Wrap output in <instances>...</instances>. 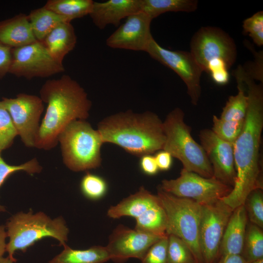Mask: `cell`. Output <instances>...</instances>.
<instances>
[{
  "label": "cell",
  "instance_id": "cell-1",
  "mask_svg": "<svg viewBox=\"0 0 263 263\" xmlns=\"http://www.w3.org/2000/svg\"><path fill=\"white\" fill-rule=\"evenodd\" d=\"M248 97L243 130L234 142L236 178L230 193L221 200L233 210L244 205L253 190L263 189L260 148L263 129V89L247 74L241 75Z\"/></svg>",
  "mask_w": 263,
  "mask_h": 263
},
{
  "label": "cell",
  "instance_id": "cell-2",
  "mask_svg": "<svg viewBox=\"0 0 263 263\" xmlns=\"http://www.w3.org/2000/svg\"><path fill=\"white\" fill-rule=\"evenodd\" d=\"M39 94L47 106L35 148L50 150L58 144L59 135L70 123L89 117L92 102L85 90L67 75L46 81L41 86Z\"/></svg>",
  "mask_w": 263,
  "mask_h": 263
},
{
  "label": "cell",
  "instance_id": "cell-3",
  "mask_svg": "<svg viewBox=\"0 0 263 263\" xmlns=\"http://www.w3.org/2000/svg\"><path fill=\"white\" fill-rule=\"evenodd\" d=\"M97 130L104 143L115 144L140 157L163 150L165 141L163 122L150 111L110 115L98 123Z\"/></svg>",
  "mask_w": 263,
  "mask_h": 263
},
{
  "label": "cell",
  "instance_id": "cell-4",
  "mask_svg": "<svg viewBox=\"0 0 263 263\" xmlns=\"http://www.w3.org/2000/svg\"><path fill=\"white\" fill-rule=\"evenodd\" d=\"M5 227L9 241L6 244L8 257L16 263L14 255L16 251L23 252L44 238L57 240L60 245L66 244L69 229L61 216L51 219L42 212L33 213L18 212L7 221Z\"/></svg>",
  "mask_w": 263,
  "mask_h": 263
},
{
  "label": "cell",
  "instance_id": "cell-5",
  "mask_svg": "<svg viewBox=\"0 0 263 263\" xmlns=\"http://www.w3.org/2000/svg\"><path fill=\"white\" fill-rule=\"evenodd\" d=\"M184 112L176 108L163 122L165 141L163 150L180 160L183 169L206 178L213 176V170L201 145L192 137L191 128L184 120Z\"/></svg>",
  "mask_w": 263,
  "mask_h": 263
},
{
  "label": "cell",
  "instance_id": "cell-6",
  "mask_svg": "<svg viewBox=\"0 0 263 263\" xmlns=\"http://www.w3.org/2000/svg\"><path fill=\"white\" fill-rule=\"evenodd\" d=\"M63 162L71 170L78 172L99 167L104 143L97 130L86 120L70 123L58 138Z\"/></svg>",
  "mask_w": 263,
  "mask_h": 263
},
{
  "label": "cell",
  "instance_id": "cell-7",
  "mask_svg": "<svg viewBox=\"0 0 263 263\" xmlns=\"http://www.w3.org/2000/svg\"><path fill=\"white\" fill-rule=\"evenodd\" d=\"M157 195L166 215V234L182 239L189 247L196 263H204L199 244L202 205L167 193L159 187Z\"/></svg>",
  "mask_w": 263,
  "mask_h": 263
},
{
  "label": "cell",
  "instance_id": "cell-8",
  "mask_svg": "<svg viewBox=\"0 0 263 263\" xmlns=\"http://www.w3.org/2000/svg\"><path fill=\"white\" fill-rule=\"evenodd\" d=\"M159 187L167 193L192 200L201 205L222 199L228 195L233 188L214 177L206 178L183 169L178 178L164 179Z\"/></svg>",
  "mask_w": 263,
  "mask_h": 263
},
{
  "label": "cell",
  "instance_id": "cell-9",
  "mask_svg": "<svg viewBox=\"0 0 263 263\" xmlns=\"http://www.w3.org/2000/svg\"><path fill=\"white\" fill-rule=\"evenodd\" d=\"M190 47V53L205 72L213 61H223L229 69L236 60L237 51L234 40L216 27L200 28L192 36Z\"/></svg>",
  "mask_w": 263,
  "mask_h": 263
},
{
  "label": "cell",
  "instance_id": "cell-10",
  "mask_svg": "<svg viewBox=\"0 0 263 263\" xmlns=\"http://www.w3.org/2000/svg\"><path fill=\"white\" fill-rule=\"evenodd\" d=\"M64 71L63 64L56 60L40 41L12 48L8 73L17 77H48Z\"/></svg>",
  "mask_w": 263,
  "mask_h": 263
},
{
  "label": "cell",
  "instance_id": "cell-11",
  "mask_svg": "<svg viewBox=\"0 0 263 263\" xmlns=\"http://www.w3.org/2000/svg\"><path fill=\"white\" fill-rule=\"evenodd\" d=\"M146 52L180 77L186 85L191 103L197 105L201 94L200 79L204 71L190 52L166 49L153 38Z\"/></svg>",
  "mask_w": 263,
  "mask_h": 263
},
{
  "label": "cell",
  "instance_id": "cell-12",
  "mask_svg": "<svg viewBox=\"0 0 263 263\" xmlns=\"http://www.w3.org/2000/svg\"><path fill=\"white\" fill-rule=\"evenodd\" d=\"M233 209L221 199L202 205L199 244L204 263H215L222 237Z\"/></svg>",
  "mask_w": 263,
  "mask_h": 263
},
{
  "label": "cell",
  "instance_id": "cell-13",
  "mask_svg": "<svg viewBox=\"0 0 263 263\" xmlns=\"http://www.w3.org/2000/svg\"><path fill=\"white\" fill-rule=\"evenodd\" d=\"M1 101L8 112L23 143L27 147H35L40 118L44 110L40 97L21 93L15 98L3 97Z\"/></svg>",
  "mask_w": 263,
  "mask_h": 263
},
{
  "label": "cell",
  "instance_id": "cell-14",
  "mask_svg": "<svg viewBox=\"0 0 263 263\" xmlns=\"http://www.w3.org/2000/svg\"><path fill=\"white\" fill-rule=\"evenodd\" d=\"M162 237L120 225L110 235L106 247L110 260L115 263H123L132 258L141 261L149 248Z\"/></svg>",
  "mask_w": 263,
  "mask_h": 263
},
{
  "label": "cell",
  "instance_id": "cell-15",
  "mask_svg": "<svg viewBox=\"0 0 263 263\" xmlns=\"http://www.w3.org/2000/svg\"><path fill=\"white\" fill-rule=\"evenodd\" d=\"M199 137L211 165L213 177L233 188L236 178L233 144L222 139L208 129L201 130Z\"/></svg>",
  "mask_w": 263,
  "mask_h": 263
},
{
  "label": "cell",
  "instance_id": "cell-16",
  "mask_svg": "<svg viewBox=\"0 0 263 263\" xmlns=\"http://www.w3.org/2000/svg\"><path fill=\"white\" fill-rule=\"evenodd\" d=\"M152 20L142 11L129 16L107 38V45L113 49L146 52L153 38L150 32Z\"/></svg>",
  "mask_w": 263,
  "mask_h": 263
},
{
  "label": "cell",
  "instance_id": "cell-17",
  "mask_svg": "<svg viewBox=\"0 0 263 263\" xmlns=\"http://www.w3.org/2000/svg\"><path fill=\"white\" fill-rule=\"evenodd\" d=\"M140 11V0H109L94 1L89 14L94 24L100 29L109 24L118 26L121 20Z\"/></svg>",
  "mask_w": 263,
  "mask_h": 263
},
{
  "label": "cell",
  "instance_id": "cell-18",
  "mask_svg": "<svg viewBox=\"0 0 263 263\" xmlns=\"http://www.w3.org/2000/svg\"><path fill=\"white\" fill-rule=\"evenodd\" d=\"M247 220L244 205L240 206L233 210L222 237L218 259L227 255L242 254Z\"/></svg>",
  "mask_w": 263,
  "mask_h": 263
},
{
  "label": "cell",
  "instance_id": "cell-19",
  "mask_svg": "<svg viewBox=\"0 0 263 263\" xmlns=\"http://www.w3.org/2000/svg\"><path fill=\"white\" fill-rule=\"evenodd\" d=\"M160 203L157 195L152 194L141 187L134 194L123 199L116 206L111 207L107 211V215L113 219L130 216L136 220Z\"/></svg>",
  "mask_w": 263,
  "mask_h": 263
},
{
  "label": "cell",
  "instance_id": "cell-20",
  "mask_svg": "<svg viewBox=\"0 0 263 263\" xmlns=\"http://www.w3.org/2000/svg\"><path fill=\"white\" fill-rule=\"evenodd\" d=\"M28 15L20 13L0 21V41L12 48L22 47L36 41Z\"/></svg>",
  "mask_w": 263,
  "mask_h": 263
},
{
  "label": "cell",
  "instance_id": "cell-21",
  "mask_svg": "<svg viewBox=\"0 0 263 263\" xmlns=\"http://www.w3.org/2000/svg\"><path fill=\"white\" fill-rule=\"evenodd\" d=\"M76 42L73 25L71 22H63L54 28L41 42L56 60L62 63L65 56L75 47Z\"/></svg>",
  "mask_w": 263,
  "mask_h": 263
},
{
  "label": "cell",
  "instance_id": "cell-22",
  "mask_svg": "<svg viewBox=\"0 0 263 263\" xmlns=\"http://www.w3.org/2000/svg\"><path fill=\"white\" fill-rule=\"evenodd\" d=\"M63 247L48 263H104L110 260L106 246L94 245L84 250L74 249L67 244Z\"/></svg>",
  "mask_w": 263,
  "mask_h": 263
},
{
  "label": "cell",
  "instance_id": "cell-23",
  "mask_svg": "<svg viewBox=\"0 0 263 263\" xmlns=\"http://www.w3.org/2000/svg\"><path fill=\"white\" fill-rule=\"evenodd\" d=\"M198 3L196 0H140V11L153 19L168 12H194Z\"/></svg>",
  "mask_w": 263,
  "mask_h": 263
},
{
  "label": "cell",
  "instance_id": "cell-24",
  "mask_svg": "<svg viewBox=\"0 0 263 263\" xmlns=\"http://www.w3.org/2000/svg\"><path fill=\"white\" fill-rule=\"evenodd\" d=\"M28 17L34 36L40 42L59 24L68 22L63 17L44 6L32 10Z\"/></svg>",
  "mask_w": 263,
  "mask_h": 263
},
{
  "label": "cell",
  "instance_id": "cell-25",
  "mask_svg": "<svg viewBox=\"0 0 263 263\" xmlns=\"http://www.w3.org/2000/svg\"><path fill=\"white\" fill-rule=\"evenodd\" d=\"M94 1L92 0H48L43 6L71 22L74 19L89 15Z\"/></svg>",
  "mask_w": 263,
  "mask_h": 263
},
{
  "label": "cell",
  "instance_id": "cell-26",
  "mask_svg": "<svg viewBox=\"0 0 263 263\" xmlns=\"http://www.w3.org/2000/svg\"><path fill=\"white\" fill-rule=\"evenodd\" d=\"M238 93L228 97L222 110L220 119L231 122H244L248 107V97L242 81L236 77Z\"/></svg>",
  "mask_w": 263,
  "mask_h": 263
},
{
  "label": "cell",
  "instance_id": "cell-27",
  "mask_svg": "<svg viewBox=\"0 0 263 263\" xmlns=\"http://www.w3.org/2000/svg\"><path fill=\"white\" fill-rule=\"evenodd\" d=\"M241 255L249 263L253 261L263 258L262 229L251 223L247 225Z\"/></svg>",
  "mask_w": 263,
  "mask_h": 263
},
{
  "label": "cell",
  "instance_id": "cell-28",
  "mask_svg": "<svg viewBox=\"0 0 263 263\" xmlns=\"http://www.w3.org/2000/svg\"><path fill=\"white\" fill-rule=\"evenodd\" d=\"M167 263H196L189 247L182 239L168 235Z\"/></svg>",
  "mask_w": 263,
  "mask_h": 263
},
{
  "label": "cell",
  "instance_id": "cell-29",
  "mask_svg": "<svg viewBox=\"0 0 263 263\" xmlns=\"http://www.w3.org/2000/svg\"><path fill=\"white\" fill-rule=\"evenodd\" d=\"M82 194L88 199L97 200L106 193L108 186L101 176L87 172L82 177L80 185Z\"/></svg>",
  "mask_w": 263,
  "mask_h": 263
},
{
  "label": "cell",
  "instance_id": "cell-30",
  "mask_svg": "<svg viewBox=\"0 0 263 263\" xmlns=\"http://www.w3.org/2000/svg\"><path fill=\"white\" fill-rule=\"evenodd\" d=\"M0 152V187L6 179L13 173L19 171H24L33 174L39 173L42 167L36 158L19 165H11L7 164L1 156ZM6 211L5 207L0 204V212Z\"/></svg>",
  "mask_w": 263,
  "mask_h": 263
},
{
  "label": "cell",
  "instance_id": "cell-31",
  "mask_svg": "<svg viewBox=\"0 0 263 263\" xmlns=\"http://www.w3.org/2000/svg\"><path fill=\"white\" fill-rule=\"evenodd\" d=\"M244 206L247 218L250 223L261 228L263 227V189L252 191L247 196Z\"/></svg>",
  "mask_w": 263,
  "mask_h": 263
},
{
  "label": "cell",
  "instance_id": "cell-32",
  "mask_svg": "<svg viewBox=\"0 0 263 263\" xmlns=\"http://www.w3.org/2000/svg\"><path fill=\"white\" fill-rule=\"evenodd\" d=\"M212 121V131L222 139L232 144L240 134L244 122L225 121L215 115L213 116Z\"/></svg>",
  "mask_w": 263,
  "mask_h": 263
},
{
  "label": "cell",
  "instance_id": "cell-33",
  "mask_svg": "<svg viewBox=\"0 0 263 263\" xmlns=\"http://www.w3.org/2000/svg\"><path fill=\"white\" fill-rule=\"evenodd\" d=\"M17 135L11 117L0 101V152L11 146Z\"/></svg>",
  "mask_w": 263,
  "mask_h": 263
},
{
  "label": "cell",
  "instance_id": "cell-34",
  "mask_svg": "<svg viewBox=\"0 0 263 263\" xmlns=\"http://www.w3.org/2000/svg\"><path fill=\"white\" fill-rule=\"evenodd\" d=\"M244 33L258 46L263 45V11H260L243 21Z\"/></svg>",
  "mask_w": 263,
  "mask_h": 263
},
{
  "label": "cell",
  "instance_id": "cell-35",
  "mask_svg": "<svg viewBox=\"0 0 263 263\" xmlns=\"http://www.w3.org/2000/svg\"><path fill=\"white\" fill-rule=\"evenodd\" d=\"M168 235L155 243L148 250L141 263H167Z\"/></svg>",
  "mask_w": 263,
  "mask_h": 263
},
{
  "label": "cell",
  "instance_id": "cell-36",
  "mask_svg": "<svg viewBox=\"0 0 263 263\" xmlns=\"http://www.w3.org/2000/svg\"><path fill=\"white\" fill-rule=\"evenodd\" d=\"M12 48L0 41V79L8 73L11 61Z\"/></svg>",
  "mask_w": 263,
  "mask_h": 263
},
{
  "label": "cell",
  "instance_id": "cell-37",
  "mask_svg": "<svg viewBox=\"0 0 263 263\" xmlns=\"http://www.w3.org/2000/svg\"><path fill=\"white\" fill-rule=\"evenodd\" d=\"M139 165L141 170L148 175H154L159 170L155 157L151 154L140 157Z\"/></svg>",
  "mask_w": 263,
  "mask_h": 263
},
{
  "label": "cell",
  "instance_id": "cell-38",
  "mask_svg": "<svg viewBox=\"0 0 263 263\" xmlns=\"http://www.w3.org/2000/svg\"><path fill=\"white\" fill-rule=\"evenodd\" d=\"M159 170H169L172 164V156L168 151L163 150L158 151L154 156Z\"/></svg>",
  "mask_w": 263,
  "mask_h": 263
},
{
  "label": "cell",
  "instance_id": "cell-39",
  "mask_svg": "<svg viewBox=\"0 0 263 263\" xmlns=\"http://www.w3.org/2000/svg\"><path fill=\"white\" fill-rule=\"evenodd\" d=\"M215 263H249L241 254H230L220 257Z\"/></svg>",
  "mask_w": 263,
  "mask_h": 263
},
{
  "label": "cell",
  "instance_id": "cell-40",
  "mask_svg": "<svg viewBox=\"0 0 263 263\" xmlns=\"http://www.w3.org/2000/svg\"><path fill=\"white\" fill-rule=\"evenodd\" d=\"M7 238L5 226L0 225V259L3 257L6 252V239Z\"/></svg>",
  "mask_w": 263,
  "mask_h": 263
},
{
  "label": "cell",
  "instance_id": "cell-41",
  "mask_svg": "<svg viewBox=\"0 0 263 263\" xmlns=\"http://www.w3.org/2000/svg\"><path fill=\"white\" fill-rule=\"evenodd\" d=\"M14 261L11 260L9 257L6 258L2 257L0 259V263H15Z\"/></svg>",
  "mask_w": 263,
  "mask_h": 263
},
{
  "label": "cell",
  "instance_id": "cell-42",
  "mask_svg": "<svg viewBox=\"0 0 263 263\" xmlns=\"http://www.w3.org/2000/svg\"><path fill=\"white\" fill-rule=\"evenodd\" d=\"M250 263H263V258L253 261Z\"/></svg>",
  "mask_w": 263,
  "mask_h": 263
}]
</instances>
